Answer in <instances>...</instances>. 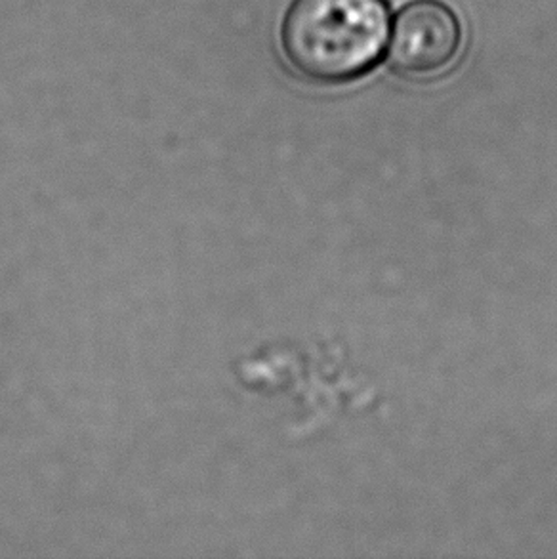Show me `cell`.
<instances>
[{"label": "cell", "instance_id": "6da1fadb", "mask_svg": "<svg viewBox=\"0 0 557 559\" xmlns=\"http://www.w3.org/2000/svg\"><path fill=\"white\" fill-rule=\"evenodd\" d=\"M388 27L384 0H294L283 23V50L309 81L346 83L377 63Z\"/></svg>", "mask_w": 557, "mask_h": 559}, {"label": "cell", "instance_id": "7a4b0ae2", "mask_svg": "<svg viewBox=\"0 0 557 559\" xmlns=\"http://www.w3.org/2000/svg\"><path fill=\"white\" fill-rule=\"evenodd\" d=\"M462 45L457 15L436 0H418L401 10L393 25L390 63L405 76L428 79L451 68Z\"/></svg>", "mask_w": 557, "mask_h": 559}]
</instances>
